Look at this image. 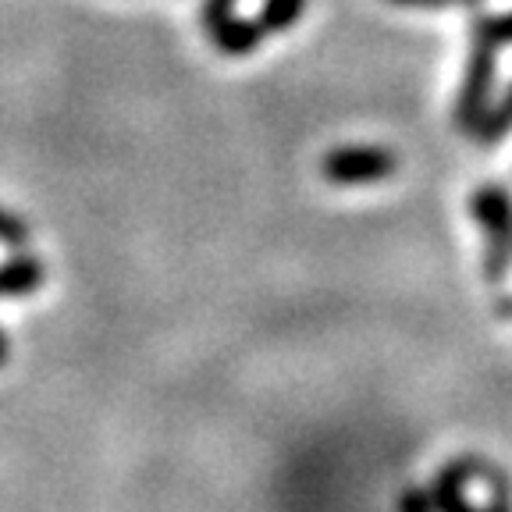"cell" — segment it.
<instances>
[{
    "mask_svg": "<svg viewBox=\"0 0 512 512\" xmlns=\"http://www.w3.org/2000/svg\"><path fill=\"white\" fill-rule=\"evenodd\" d=\"M470 214L484 235L480 271L491 285H502L512 274V192L502 182H484L473 189Z\"/></svg>",
    "mask_w": 512,
    "mask_h": 512,
    "instance_id": "cell-1",
    "label": "cell"
},
{
    "mask_svg": "<svg viewBox=\"0 0 512 512\" xmlns=\"http://www.w3.org/2000/svg\"><path fill=\"white\" fill-rule=\"evenodd\" d=\"M495 86H498V47L491 43L470 40V57H466L463 86L452 104V125L466 136H473L480 118L495 104Z\"/></svg>",
    "mask_w": 512,
    "mask_h": 512,
    "instance_id": "cell-2",
    "label": "cell"
},
{
    "mask_svg": "<svg viewBox=\"0 0 512 512\" xmlns=\"http://www.w3.org/2000/svg\"><path fill=\"white\" fill-rule=\"evenodd\" d=\"M399 157L384 146H335L320 157V175L331 185H377L388 182Z\"/></svg>",
    "mask_w": 512,
    "mask_h": 512,
    "instance_id": "cell-3",
    "label": "cell"
},
{
    "mask_svg": "<svg viewBox=\"0 0 512 512\" xmlns=\"http://www.w3.org/2000/svg\"><path fill=\"white\" fill-rule=\"evenodd\" d=\"M473 459L477 456L466 452L434 473V480L427 484L434 512H488V505H473L466 495V484H473Z\"/></svg>",
    "mask_w": 512,
    "mask_h": 512,
    "instance_id": "cell-4",
    "label": "cell"
},
{
    "mask_svg": "<svg viewBox=\"0 0 512 512\" xmlns=\"http://www.w3.org/2000/svg\"><path fill=\"white\" fill-rule=\"evenodd\" d=\"M207 36L221 57H249L264 47V40H267L264 25L256 22V18H239V15H232L228 22L210 29Z\"/></svg>",
    "mask_w": 512,
    "mask_h": 512,
    "instance_id": "cell-5",
    "label": "cell"
},
{
    "mask_svg": "<svg viewBox=\"0 0 512 512\" xmlns=\"http://www.w3.org/2000/svg\"><path fill=\"white\" fill-rule=\"evenodd\" d=\"M47 281V267L40 264V256L18 253L8 264H0V299H22L40 292Z\"/></svg>",
    "mask_w": 512,
    "mask_h": 512,
    "instance_id": "cell-6",
    "label": "cell"
},
{
    "mask_svg": "<svg viewBox=\"0 0 512 512\" xmlns=\"http://www.w3.org/2000/svg\"><path fill=\"white\" fill-rule=\"evenodd\" d=\"M509 132H512V86H505L502 96H495L491 111L480 118L477 132H473V143L480 150H495V146H502V139Z\"/></svg>",
    "mask_w": 512,
    "mask_h": 512,
    "instance_id": "cell-7",
    "label": "cell"
},
{
    "mask_svg": "<svg viewBox=\"0 0 512 512\" xmlns=\"http://www.w3.org/2000/svg\"><path fill=\"white\" fill-rule=\"evenodd\" d=\"M306 0H264L256 22L264 25L267 36H281V32L296 29V22L303 18Z\"/></svg>",
    "mask_w": 512,
    "mask_h": 512,
    "instance_id": "cell-8",
    "label": "cell"
},
{
    "mask_svg": "<svg viewBox=\"0 0 512 512\" xmlns=\"http://www.w3.org/2000/svg\"><path fill=\"white\" fill-rule=\"evenodd\" d=\"M470 40L491 43V47H512V11H498V15H477L470 22Z\"/></svg>",
    "mask_w": 512,
    "mask_h": 512,
    "instance_id": "cell-9",
    "label": "cell"
},
{
    "mask_svg": "<svg viewBox=\"0 0 512 512\" xmlns=\"http://www.w3.org/2000/svg\"><path fill=\"white\" fill-rule=\"evenodd\" d=\"M25 242H29V224L11 214V210L0 207V246L25 249Z\"/></svg>",
    "mask_w": 512,
    "mask_h": 512,
    "instance_id": "cell-10",
    "label": "cell"
},
{
    "mask_svg": "<svg viewBox=\"0 0 512 512\" xmlns=\"http://www.w3.org/2000/svg\"><path fill=\"white\" fill-rule=\"evenodd\" d=\"M235 4H239V0H200L203 32H210V29H217L221 22H228V18L235 15Z\"/></svg>",
    "mask_w": 512,
    "mask_h": 512,
    "instance_id": "cell-11",
    "label": "cell"
},
{
    "mask_svg": "<svg viewBox=\"0 0 512 512\" xmlns=\"http://www.w3.org/2000/svg\"><path fill=\"white\" fill-rule=\"evenodd\" d=\"M395 512H434L427 488H420V484H409V488H402L399 502H395Z\"/></svg>",
    "mask_w": 512,
    "mask_h": 512,
    "instance_id": "cell-12",
    "label": "cell"
},
{
    "mask_svg": "<svg viewBox=\"0 0 512 512\" xmlns=\"http://www.w3.org/2000/svg\"><path fill=\"white\" fill-rule=\"evenodd\" d=\"M392 8H413V11H445L456 8L459 0H388Z\"/></svg>",
    "mask_w": 512,
    "mask_h": 512,
    "instance_id": "cell-13",
    "label": "cell"
},
{
    "mask_svg": "<svg viewBox=\"0 0 512 512\" xmlns=\"http://www.w3.org/2000/svg\"><path fill=\"white\" fill-rule=\"evenodd\" d=\"M8 356H11V342H8V331L0 328V367L8 363Z\"/></svg>",
    "mask_w": 512,
    "mask_h": 512,
    "instance_id": "cell-14",
    "label": "cell"
},
{
    "mask_svg": "<svg viewBox=\"0 0 512 512\" xmlns=\"http://www.w3.org/2000/svg\"><path fill=\"white\" fill-rule=\"evenodd\" d=\"M463 8H477V4H484V0H459Z\"/></svg>",
    "mask_w": 512,
    "mask_h": 512,
    "instance_id": "cell-15",
    "label": "cell"
}]
</instances>
